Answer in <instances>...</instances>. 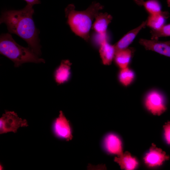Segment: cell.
Instances as JSON below:
<instances>
[{"label": "cell", "mask_w": 170, "mask_h": 170, "mask_svg": "<svg viewBox=\"0 0 170 170\" xmlns=\"http://www.w3.org/2000/svg\"><path fill=\"white\" fill-rule=\"evenodd\" d=\"M167 3L168 7H170V0H166Z\"/></svg>", "instance_id": "22"}, {"label": "cell", "mask_w": 170, "mask_h": 170, "mask_svg": "<svg viewBox=\"0 0 170 170\" xmlns=\"http://www.w3.org/2000/svg\"><path fill=\"white\" fill-rule=\"evenodd\" d=\"M33 5L27 4L19 10H9L2 12L0 24L4 23L10 33L17 35L24 40L28 47L38 56L41 54V46L32 15Z\"/></svg>", "instance_id": "1"}, {"label": "cell", "mask_w": 170, "mask_h": 170, "mask_svg": "<svg viewBox=\"0 0 170 170\" xmlns=\"http://www.w3.org/2000/svg\"><path fill=\"white\" fill-rule=\"evenodd\" d=\"M116 52L114 45L110 44L107 38L104 40L99 45V54L104 65H109L111 64Z\"/></svg>", "instance_id": "12"}, {"label": "cell", "mask_w": 170, "mask_h": 170, "mask_svg": "<svg viewBox=\"0 0 170 170\" xmlns=\"http://www.w3.org/2000/svg\"><path fill=\"white\" fill-rule=\"evenodd\" d=\"M163 128L165 139L167 143L170 144V121L166 123Z\"/></svg>", "instance_id": "20"}, {"label": "cell", "mask_w": 170, "mask_h": 170, "mask_svg": "<svg viewBox=\"0 0 170 170\" xmlns=\"http://www.w3.org/2000/svg\"><path fill=\"white\" fill-rule=\"evenodd\" d=\"M95 19L92 28L99 35L107 36V29L112 19V16L106 13L99 12Z\"/></svg>", "instance_id": "10"}, {"label": "cell", "mask_w": 170, "mask_h": 170, "mask_svg": "<svg viewBox=\"0 0 170 170\" xmlns=\"http://www.w3.org/2000/svg\"><path fill=\"white\" fill-rule=\"evenodd\" d=\"M0 53L12 60L16 67L25 63L45 62L29 47H24L18 44L9 33L2 34L0 36Z\"/></svg>", "instance_id": "3"}, {"label": "cell", "mask_w": 170, "mask_h": 170, "mask_svg": "<svg viewBox=\"0 0 170 170\" xmlns=\"http://www.w3.org/2000/svg\"><path fill=\"white\" fill-rule=\"evenodd\" d=\"M103 145L110 153L118 156L123 153L122 141L116 134L110 133L106 136L103 140Z\"/></svg>", "instance_id": "9"}, {"label": "cell", "mask_w": 170, "mask_h": 170, "mask_svg": "<svg viewBox=\"0 0 170 170\" xmlns=\"http://www.w3.org/2000/svg\"><path fill=\"white\" fill-rule=\"evenodd\" d=\"M52 129L55 135L59 138L65 139L67 141L72 139V130L69 121L62 111H60L59 116L54 121Z\"/></svg>", "instance_id": "6"}, {"label": "cell", "mask_w": 170, "mask_h": 170, "mask_svg": "<svg viewBox=\"0 0 170 170\" xmlns=\"http://www.w3.org/2000/svg\"><path fill=\"white\" fill-rule=\"evenodd\" d=\"M114 161L118 164L121 169L127 170L134 169L138 164L136 159L128 151L116 157Z\"/></svg>", "instance_id": "14"}, {"label": "cell", "mask_w": 170, "mask_h": 170, "mask_svg": "<svg viewBox=\"0 0 170 170\" xmlns=\"http://www.w3.org/2000/svg\"><path fill=\"white\" fill-rule=\"evenodd\" d=\"M150 32L152 40H157L160 37H170V24L164 25L158 30L152 29Z\"/></svg>", "instance_id": "19"}, {"label": "cell", "mask_w": 170, "mask_h": 170, "mask_svg": "<svg viewBox=\"0 0 170 170\" xmlns=\"http://www.w3.org/2000/svg\"><path fill=\"white\" fill-rule=\"evenodd\" d=\"M26 3L27 4L33 5L35 4L40 3V1L39 0H24Z\"/></svg>", "instance_id": "21"}, {"label": "cell", "mask_w": 170, "mask_h": 170, "mask_svg": "<svg viewBox=\"0 0 170 170\" xmlns=\"http://www.w3.org/2000/svg\"><path fill=\"white\" fill-rule=\"evenodd\" d=\"M121 69L118 74V80L122 85L127 86L133 81L135 78L134 73L128 67Z\"/></svg>", "instance_id": "18"}, {"label": "cell", "mask_w": 170, "mask_h": 170, "mask_svg": "<svg viewBox=\"0 0 170 170\" xmlns=\"http://www.w3.org/2000/svg\"><path fill=\"white\" fill-rule=\"evenodd\" d=\"M139 44L145 48L170 57V41H161L155 40L140 39Z\"/></svg>", "instance_id": "7"}, {"label": "cell", "mask_w": 170, "mask_h": 170, "mask_svg": "<svg viewBox=\"0 0 170 170\" xmlns=\"http://www.w3.org/2000/svg\"><path fill=\"white\" fill-rule=\"evenodd\" d=\"M28 126L27 120L19 118L14 111H5L0 118V134L15 133L19 128Z\"/></svg>", "instance_id": "4"}, {"label": "cell", "mask_w": 170, "mask_h": 170, "mask_svg": "<svg viewBox=\"0 0 170 170\" xmlns=\"http://www.w3.org/2000/svg\"><path fill=\"white\" fill-rule=\"evenodd\" d=\"M146 26V21L136 28L131 30L125 34L114 45L116 52L125 49L132 43L138 33Z\"/></svg>", "instance_id": "11"}, {"label": "cell", "mask_w": 170, "mask_h": 170, "mask_svg": "<svg viewBox=\"0 0 170 170\" xmlns=\"http://www.w3.org/2000/svg\"><path fill=\"white\" fill-rule=\"evenodd\" d=\"M168 156L162 150L156 147L153 144L149 152L147 153L144 158L145 163L149 166L153 167L160 166L163 162L168 160Z\"/></svg>", "instance_id": "8"}, {"label": "cell", "mask_w": 170, "mask_h": 170, "mask_svg": "<svg viewBox=\"0 0 170 170\" xmlns=\"http://www.w3.org/2000/svg\"><path fill=\"white\" fill-rule=\"evenodd\" d=\"M134 2L139 5L143 6L150 14H160L162 10L161 5L157 0H134Z\"/></svg>", "instance_id": "17"}, {"label": "cell", "mask_w": 170, "mask_h": 170, "mask_svg": "<svg viewBox=\"0 0 170 170\" xmlns=\"http://www.w3.org/2000/svg\"><path fill=\"white\" fill-rule=\"evenodd\" d=\"M145 104L147 109L154 115H160L167 109L163 95L157 90H152L148 93Z\"/></svg>", "instance_id": "5"}, {"label": "cell", "mask_w": 170, "mask_h": 170, "mask_svg": "<svg viewBox=\"0 0 170 170\" xmlns=\"http://www.w3.org/2000/svg\"><path fill=\"white\" fill-rule=\"evenodd\" d=\"M169 15L168 12L166 11L156 14H150L146 20V26L152 30H158L165 25L166 20L168 17Z\"/></svg>", "instance_id": "16"}, {"label": "cell", "mask_w": 170, "mask_h": 170, "mask_svg": "<svg viewBox=\"0 0 170 170\" xmlns=\"http://www.w3.org/2000/svg\"><path fill=\"white\" fill-rule=\"evenodd\" d=\"M71 63L68 60H62L54 73V78L59 84L67 82L70 78Z\"/></svg>", "instance_id": "13"}, {"label": "cell", "mask_w": 170, "mask_h": 170, "mask_svg": "<svg viewBox=\"0 0 170 170\" xmlns=\"http://www.w3.org/2000/svg\"><path fill=\"white\" fill-rule=\"evenodd\" d=\"M103 7L100 3L94 2L86 10L78 11L74 4H69L65 9L67 23L75 34L88 41L92 22Z\"/></svg>", "instance_id": "2"}, {"label": "cell", "mask_w": 170, "mask_h": 170, "mask_svg": "<svg viewBox=\"0 0 170 170\" xmlns=\"http://www.w3.org/2000/svg\"><path fill=\"white\" fill-rule=\"evenodd\" d=\"M133 52V49L128 48L116 52L114 59L116 65L121 69L128 67Z\"/></svg>", "instance_id": "15"}]
</instances>
